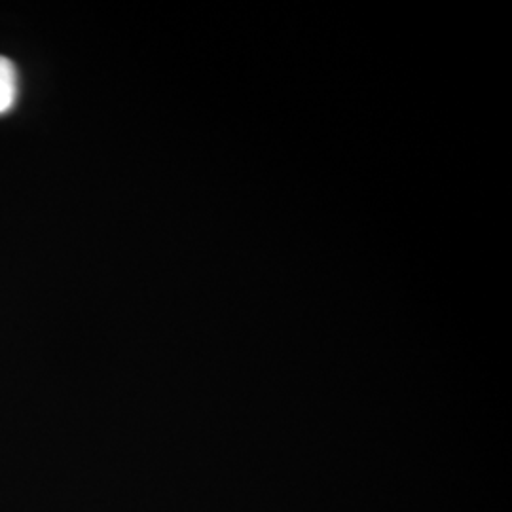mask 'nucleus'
<instances>
[{
  "label": "nucleus",
  "mask_w": 512,
  "mask_h": 512,
  "mask_svg": "<svg viewBox=\"0 0 512 512\" xmlns=\"http://www.w3.org/2000/svg\"><path fill=\"white\" fill-rule=\"evenodd\" d=\"M18 97V73L10 59L0 55V114L12 110Z\"/></svg>",
  "instance_id": "1"
}]
</instances>
